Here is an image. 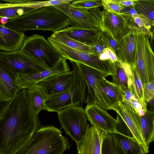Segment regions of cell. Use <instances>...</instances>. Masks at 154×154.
Masks as SVG:
<instances>
[{"mask_svg":"<svg viewBox=\"0 0 154 154\" xmlns=\"http://www.w3.org/2000/svg\"><path fill=\"white\" fill-rule=\"evenodd\" d=\"M99 84L104 93L112 109L114 110L119 101L122 99V90L121 88L105 78L102 79Z\"/></svg>","mask_w":154,"mask_h":154,"instance_id":"603a6c76","label":"cell"},{"mask_svg":"<svg viewBox=\"0 0 154 154\" xmlns=\"http://www.w3.org/2000/svg\"><path fill=\"white\" fill-rule=\"evenodd\" d=\"M0 65L16 76L18 74H33L47 69L21 50L10 52L0 51Z\"/></svg>","mask_w":154,"mask_h":154,"instance_id":"9c48e42d","label":"cell"},{"mask_svg":"<svg viewBox=\"0 0 154 154\" xmlns=\"http://www.w3.org/2000/svg\"><path fill=\"white\" fill-rule=\"evenodd\" d=\"M66 60L62 57L54 67L35 73L17 74L16 78L17 82L21 89H28L49 77L69 72L70 69Z\"/></svg>","mask_w":154,"mask_h":154,"instance_id":"4fadbf2b","label":"cell"},{"mask_svg":"<svg viewBox=\"0 0 154 154\" xmlns=\"http://www.w3.org/2000/svg\"><path fill=\"white\" fill-rule=\"evenodd\" d=\"M102 154H126L114 139L111 134H106L102 143Z\"/></svg>","mask_w":154,"mask_h":154,"instance_id":"f546056e","label":"cell"},{"mask_svg":"<svg viewBox=\"0 0 154 154\" xmlns=\"http://www.w3.org/2000/svg\"><path fill=\"white\" fill-rule=\"evenodd\" d=\"M103 52H106L108 54L109 59L113 63L117 61L120 62L118 59L115 53L111 49L105 48L103 50Z\"/></svg>","mask_w":154,"mask_h":154,"instance_id":"ab89813d","label":"cell"},{"mask_svg":"<svg viewBox=\"0 0 154 154\" xmlns=\"http://www.w3.org/2000/svg\"><path fill=\"white\" fill-rule=\"evenodd\" d=\"M73 77L72 71L53 75L38 82L47 97L61 93L69 87Z\"/></svg>","mask_w":154,"mask_h":154,"instance_id":"9a60e30c","label":"cell"},{"mask_svg":"<svg viewBox=\"0 0 154 154\" xmlns=\"http://www.w3.org/2000/svg\"><path fill=\"white\" fill-rule=\"evenodd\" d=\"M69 21L63 12L49 6L32 9L22 16L9 20L4 26L19 32L40 30L53 33L68 26Z\"/></svg>","mask_w":154,"mask_h":154,"instance_id":"7a4b0ae2","label":"cell"},{"mask_svg":"<svg viewBox=\"0 0 154 154\" xmlns=\"http://www.w3.org/2000/svg\"><path fill=\"white\" fill-rule=\"evenodd\" d=\"M140 127L142 136L147 147L154 140V113L147 110L141 116Z\"/></svg>","mask_w":154,"mask_h":154,"instance_id":"cb8c5ba5","label":"cell"},{"mask_svg":"<svg viewBox=\"0 0 154 154\" xmlns=\"http://www.w3.org/2000/svg\"><path fill=\"white\" fill-rule=\"evenodd\" d=\"M101 2L104 9L116 14H120L121 10L124 7L114 0H102Z\"/></svg>","mask_w":154,"mask_h":154,"instance_id":"e575fe53","label":"cell"},{"mask_svg":"<svg viewBox=\"0 0 154 154\" xmlns=\"http://www.w3.org/2000/svg\"><path fill=\"white\" fill-rule=\"evenodd\" d=\"M59 31L79 42L89 46L97 43L102 34L101 29L93 30L71 26H67Z\"/></svg>","mask_w":154,"mask_h":154,"instance_id":"ffe728a7","label":"cell"},{"mask_svg":"<svg viewBox=\"0 0 154 154\" xmlns=\"http://www.w3.org/2000/svg\"><path fill=\"white\" fill-rule=\"evenodd\" d=\"M85 90V83L82 76L79 72H73L69 87L61 93L47 97L44 102L45 110L57 112L71 106L83 107Z\"/></svg>","mask_w":154,"mask_h":154,"instance_id":"5b68a950","label":"cell"},{"mask_svg":"<svg viewBox=\"0 0 154 154\" xmlns=\"http://www.w3.org/2000/svg\"><path fill=\"white\" fill-rule=\"evenodd\" d=\"M106 134L91 126L82 141L76 145L78 154H102V143Z\"/></svg>","mask_w":154,"mask_h":154,"instance_id":"2e32d148","label":"cell"},{"mask_svg":"<svg viewBox=\"0 0 154 154\" xmlns=\"http://www.w3.org/2000/svg\"><path fill=\"white\" fill-rule=\"evenodd\" d=\"M93 50L94 54L99 56L103 53L104 49L106 48L100 39L95 45L91 46Z\"/></svg>","mask_w":154,"mask_h":154,"instance_id":"f35d334b","label":"cell"},{"mask_svg":"<svg viewBox=\"0 0 154 154\" xmlns=\"http://www.w3.org/2000/svg\"><path fill=\"white\" fill-rule=\"evenodd\" d=\"M116 120V133L135 139L128 127L118 113H117Z\"/></svg>","mask_w":154,"mask_h":154,"instance_id":"836d02e7","label":"cell"},{"mask_svg":"<svg viewBox=\"0 0 154 154\" xmlns=\"http://www.w3.org/2000/svg\"><path fill=\"white\" fill-rule=\"evenodd\" d=\"M13 75L0 65V100H11L20 90Z\"/></svg>","mask_w":154,"mask_h":154,"instance_id":"44dd1931","label":"cell"},{"mask_svg":"<svg viewBox=\"0 0 154 154\" xmlns=\"http://www.w3.org/2000/svg\"><path fill=\"white\" fill-rule=\"evenodd\" d=\"M89 11L94 15L100 23L102 18V13L99 7L92 8L89 9Z\"/></svg>","mask_w":154,"mask_h":154,"instance_id":"60d3db41","label":"cell"},{"mask_svg":"<svg viewBox=\"0 0 154 154\" xmlns=\"http://www.w3.org/2000/svg\"><path fill=\"white\" fill-rule=\"evenodd\" d=\"M87 119L92 125L107 134L116 133V119L95 104H87L85 109Z\"/></svg>","mask_w":154,"mask_h":154,"instance_id":"5bb4252c","label":"cell"},{"mask_svg":"<svg viewBox=\"0 0 154 154\" xmlns=\"http://www.w3.org/2000/svg\"><path fill=\"white\" fill-rule=\"evenodd\" d=\"M26 35L0 24V51L10 52L20 50Z\"/></svg>","mask_w":154,"mask_h":154,"instance_id":"e0dca14e","label":"cell"},{"mask_svg":"<svg viewBox=\"0 0 154 154\" xmlns=\"http://www.w3.org/2000/svg\"><path fill=\"white\" fill-rule=\"evenodd\" d=\"M71 4L72 5L77 8L83 9L87 11L101 6V0H74Z\"/></svg>","mask_w":154,"mask_h":154,"instance_id":"d6a6232c","label":"cell"},{"mask_svg":"<svg viewBox=\"0 0 154 154\" xmlns=\"http://www.w3.org/2000/svg\"><path fill=\"white\" fill-rule=\"evenodd\" d=\"M0 154H1V153H0Z\"/></svg>","mask_w":154,"mask_h":154,"instance_id":"bcb514c9","label":"cell"},{"mask_svg":"<svg viewBox=\"0 0 154 154\" xmlns=\"http://www.w3.org/2000/svg\"><path fill=\"white\" fill-rule=\"evenodd\" d=\"M137 13L145 17L153 27L154 24V0H135L133 5Z\"/></svg>","mask_w":154,"mask_h":154,"instance_id":"83f0119b","label":"cell"},{"mask_svg":"<svg viewBox=\"0 0 154 154\" xmlns=\"http://www.w3.org/2000/svg\"><path fill=\"white\" fill-rule=\"evenodd\" d=\"M111 134L115 141L126 154H145L135 139L117 133Z\"/></svg>","mask_w":154,"mask_h":154,"instance_id":"d4e9b609","label":"cell"},{"mask_svg":"<svg viewBox=\"0 0 154 154\" xmlns=\"http://www.w3.org/2000/svg\"><path fill=\"white\" fill-rule=\"evenodd\" d=\"M132 76V87L134 94L141 103L145 112L147 109V104L143 96V84L140 76L134 67L131 66Z\"/></svg>","mask_w":154,"mask_h":154,"instance_id":"f1b7e54d","label":"cell"},{"mask_svg":"<svg viewBox=\"0 0 154 154\" xmlns=\"http://www.w3.org/2000/svg\"><path fill=\"white\" fill-rule=\"evenodd\" d=\"M27 89L31 108L38 115L42 110H45L44 102L47 97L41 87L37 85Z\"/></svg>","mask_w":154,"mask_h":154,"instance_id":"484cf974","label":"cell"},{"mask_svg":"<svg viewBox=\"0 0 154 154\" xmlns=\"http://www.w3.org/2000/svg\"><path fill=\"white\" fill-rule=\"evenodd\" d=\"M114 110L119 115L128 127L145 154L148 153L149 148L144 142L140 129L141 116L127 102L122 99L116 105Z\"/></svg>","mask_w":154,"mask_h":154,"instance_id":"7c38bea8","label":"cell"},{"mask_svg":"<svg viewBox=\"0 0 154 154\" xmlns=\"http://www.w3.org/2000/svg\"><path fill=\"white\" fill-rule=\"evenodd\" d=\"M71 3L53 6L69 19V25L72 27L93 30L101 29L100 22L91 12L75 7Z\"/></svg>","mask_w":154,"mask_h":154,"instance_id":"30bf717a","label":"cell"},{"mask_svg":"<svg viewBox=\"0 0 154 154\" xmlns=\"http://www.w3.org/2000/svg\"><path fill=\"white\" fill-rule=\"evenodd\" d=\"M118 46L119 60L131 66L134 62L136 47L135 31L132 26L128 34L118 44Z\"/></svg>","mask_w":154,"mask_h":154,"instance_id":"ac0fdd59","label":"cell"},{"mask_svg":"<svg viewBox=\"0 0 154 154\" xmlns=\"http://www.w3.org/2000/svg\"><path fill=\"white\" fill-rule=\"evenodd\" d=\"M11 100H0V117Z\"/></svg>","mask_w":154,"mask_h":154,"instance_id":"7bdbcfd3","label":"cell"},{"mask_svg":"<svg viewBox=\"0 0 154 154\" xmlns=\"http://www.w3.org/2000/svg\"><path fill=\"white\" fill-rule=\"evenodd\" d=\"M120 14L129 20L133 26L136 25L134 22V18L138 14L133 5L124 7L121 10Z\"/></svg>","mask_w":154,"mask_h":154,"instance_id":"8d00e7d4","label":"cell"},{"mask_svg":"<svg viewBox=\"0 0 154 154\" xmlns=\"http://www.w3.org/2000/svg\"><path fill=\"white\" fill-rule=\"evenodd\" d=\"M101 31L102 34L100 38L101 41L106 48H108L113 52L119 60L117 44L106 31L103 30H101Z\"/></svg>","mask_w":154,"mask_h":154,"instance_id":"1f68e13d","label":"cell"},{"mask_svg":"<svg viewBox=\"0 0 154 154\" xmlns=\"http://www.w3.org/2000/svg\"><path fill=\"white\" fill-rule=\"evenodd\" d=\"M83 75L85 83L84 102L95 104L107 110L112 108L99 83L106 77L102 73L90 67L77 63Z\"/></svg>","mask_w":154,"mask_h":154,"instance_id":"ba28073f","label":"cell"},{"mask_svg":"<svg viewBox=\"0 0 154 154\" xmlns=\"http://www.w3.org/2000/svg\"><path fill=\"white\" fill-rule=\"evenodd\" d=\"M31 0H4L0 1V18L8 17L9 20L22 16L33 9L30 8Z\"/></svg>","mask_w":154,"mask_h":154,"instance_id":"d6986e66","label":"cell"},{"mask_svg":"<svg viewBox=\"0 0 154 154\" xmlns=\"http://www.w3.org/2000/svg\"><path fill=\"white\" fill-rule=\"evenodd\" d=\"M100 22L101 30L107 32L118 44L129 32L133 25L131 23L121 14L103 10Z\"/></svg>","mask_w":154,"mask_h":154,"instance_id":"8fae6325","label":"cell"},{"mask_svg":"<svg viewBox=\"0 0 154 154\" xmlns=\"http://www.w3.org/2000/svg\"><path fill=\"white\" fill-rule=\"evenodd\" d=\"M115 73L111 75L113 83L120 86L122 91L132 87V76L131 66L121 62L114 63Z\"/></svg>","mask_w":154,"mask_h":154,"instance_id":"7402d4cb","label":"cell"},{"mask_svg":"<svg viewBox=\"0 0 154 154\" xmlns=\"http://www.w3.org/2000/svg\"><path fill=\"white\" fill-rule=\"evenodd\" d=\"M143 90L144 100L147 104L154 99V81L143 84Z\"/></svg>","mask_w":154,"mask_h":154,"instance_id":"d590c367","label":"cell"},{"mask_svg":"<svg viewBox=\"0 0 154 154\" xmlns=\"http://www.w3.org/2000/svg\"><path fill=\"white\" fill-rule=\"evenodd\" d=\"M9 20V18L7 17H4L1 18L0 19V22L2 25H5Z\"/></svg>","mask_w":154,"mask_h":154,"instance_id":"f6af8a7d","label":"cell"},{"mask_svg":"<svg viewBox=\"0 0 154 154\" xmlns=\"http://www.w3.org/2000/svg\"><path fill=\"white\" fill-rule=\"evenodd\" d=\"M71 143L54 126L40 127L28 143L15 154H64Z\"/></svg>","mask_w":154,"mask_h":154,"instance_id":"3957f363","label":"cell"},{"mask_svg":"<svg viewBox=\"0 0 154 154\" xmlns=\"http://www.w3.org/2000/svg\"><path fill=\"white\" fill-rule=\"evenodd\" d=\"M41 127L30 106L27 89L20 90L0 117V152L15 154L30 141Z\"/></svg>","mask_w":154,"mask_h":154,"instance_id":"6da1fadb","label":"cell"},{"mask_svg":"<svg viewBox=\"0 0 154 154\" xmlns=\"http://www.w3.org/2000/svg\"><path fill=\"white\" fill-rule=\"evenodd\" d=\"M50 36L71 48L94 54L91 46L79 42L60 31L53 33Z\"/></svg>","mask_w":154,"mask_h":154,"instance_id":"4316f807","label":"cell"},{"mask_svg":"<svg viewBox=\"0 0 154 154\" xmlns=\"http://www.w3.org/2000/svg\"><path fill=\"white\" fill-rule=\"evenodd\" d=\"M61 128L76 145L83 140L90 127L83 107L73 106L57 112Z\"/></svg>","mask_w":154,"mask_h":154,"instance_id":"52a82bcc","label":"cell"},{"mask_svg":"<svg viewBox=\"0 0 154 154\" xmlns=\"http://www.w3.org/2000/svg\"><path fill=\"white\" fill-rule=\"evenodd\" d=\"M135 31L136 51L133 66L138 73L143 84L154 81V54L150 43L152 32L143 27L132 26Z\"/></svg>","mask_w":154,"mask_h":154,"instance_id":"277c9868","label":"cell"},{"mask_svg":"<svg viewBox=\"0 0 154 154\" xmlns=\"http://www.w3.org/2000/svg\"><path fill=\"white\" fill-rule=\"evenodd\" d=\"M121 99L127 102L140 116L145 114V112L143 106L134 94L132 88L127 90L122 91Z\"/></svg>","mask_w":154,"mask_h":154,"instance_id":"4dcf8cb0","label":"cell"},{"mask_svg":"<svg viewBox=\"0 0 154 154\" xmlns=\"http://www.w3.org/2000/svg\"><path fill=\"white\" fill-rule=\"evenodd\" d=\"M20 50L47 69L54 67L62 57L48 39L37 34L26 37Z\"/></svg>","mask_w":154,"mask_h":154,"instance_id":"8992f818","label":"cell"},{"mask_svg":"<svg viewBox=\"0 0 154 154\" xmlns=\"http://www.w3.org/2000/svg\"><path fill=\"white\" fill-rule=\"evenodd\" d=\"M115 2L124 7L133 5L135 3V0H114Z\"/></svg>","mask_w":154,"mask_h":154,"instance_id":"b9f144b4","label":"cell"},{"mask_svg":"<svg viewBox=\"0 0 154 154\" xmlns=\"http://www.w3.org/2000/svg\"><path fill=\"white\" fill-rule=\"evenodd\" d=\"M134 22L137 26L143 27L149 31H151L152 26L147 18L144 16L138 14L134 18Z\"/></svg>","mask_w":154,"mask_h":154,"instance_id":"74e56055","label":"cell"},{"mask_svg":"<svg viewBox=\"0 0 154 154\" xmlns=\"http://www.w3.org/2000/svg\"><path fill=\"white\" fill-rule=\"evenodd\" d=\"M99 59L101 60H106L109 59L108 54L105 52H103L100 54L99 56Z\"/></svg>","mask_w":154,"mask_h":154,"instance_id":"ee69618b","label":"cell"}]
</instances>
